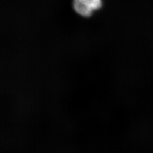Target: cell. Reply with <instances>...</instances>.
I'll return each instance as SVG.
<instances>
[{"instance_id":"6da1fadb","label":"cell","mask_w":153,"mask_h":153,"mask_svg":"<svg viewBox=\"0 0 153 153\" xmlns=\"http://www.w3.org/2000/svg\"><path fill=\"white\" fill-rule=\"evenodd\" d=\"M102 6V0H73L74 10L85 17L91 16L93 11L99 10Z\"/></svg>"}]
</instances>
